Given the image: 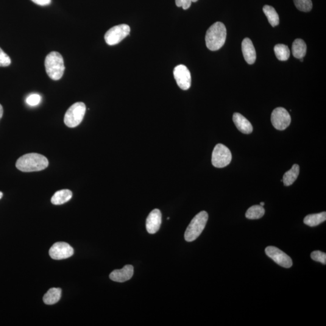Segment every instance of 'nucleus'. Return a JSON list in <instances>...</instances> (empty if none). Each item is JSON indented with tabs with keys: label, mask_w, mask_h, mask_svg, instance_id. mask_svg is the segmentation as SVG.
I'll return each mask as SVG.
<instances>
[{
	"label": "nucleus",
	"mask_w": 326,
	"mask_h": 326,
	"mask_svg": "<svg viewBox=\"0 0 326 326\" xmlns=\"http://www.w3.org/2000/svg\"><path fill=\"white\" fill-rule=\"evenodd\" d=\"M48 166L47 158L36 153H30L22 156L16 163V168L24 172L41 171Z\"/></svg>",
	"instance_id": "obj_1"
},
{
	"label": "nucleus",
	"mask_w": 326,
	"mask_h": 326,
	"mask_svg": "<svg viewBox=\"0 0 326 326\" xmlns=\"http://www.w3.org/2000/svg\"><path fill=\"white\" fill-rule=\"evenodd\" d=\"M227 38V30L221 22H216L207 30L205 43L211 51H216L224 45Z\"/></svg>",
	"instance_id": "obj_2"
},
{
	"label": "nucleus",
	"mask_w": 326,
	"mask_h": 326,
	"mask_svg": "<svg viewBox=\"0 0 326 326\" xmlns=\"http://www.w3.org/2000/svg\"><path fill=\"white\" fill-rule=\"evenodd\" d=\"M45 67L50 79L54 80L61 79L65 71L62 55L57 52L50 53L46 58Z\"/></svg>",
	"instance_id": "obj_3"
},
{
	"label": "nucleus",
	"mask_w": 326,
	"mask_h": 326,
	"mask_svg": "<svg viewBox=\"0 0 326 326\" xmlns=\"http://www.w3.org/2000/svg\"><path fill=\"white\" fill-rule=\"evenodd\" d=\"M208 219V213L205 211H200L196 214L187 228L185 235V240L187 242L196 240L204 230Z\"/></svg>",
	"instance_id": "obj_4"
},
{
	"label": "nucleus",
	"mask_w": 326,
	"mask_h": 326,
	"mask_svg": "<svg viewBox=\"0 0 326 326\" xmlns=\"http://www.w3.org/2000/svg\"><path fill=\"white\" fill-rule=\"evenodd\" d=\"M86 106L83 102L75 103L66 111L64 116V123L69 128H75L80 125L84 118Z\"/></svg>",
	"instance_id": "obj_5"
},
{
	"label": "nucleus",
	"mask_w": 326,
	"mask_h": 326,
	"mask_svg": "<svg viewBox=\"0 0 326 326\" xmlns=\"http://www.w3.org/2000/svg\"><path fill=\"white\" fill-rule=\"evenodd\" d=\"M232 155L227 146L217 144L214 147L211 157V163L217 168H223L231 163Z\"/></svg>",
	"instance_id": "obj_6"
},
{
	"label": "nucleus",
	"mask_w": 326,
	"mask_h": 326,
	"mask_svg": "<svg viewBox=\"0 0 326 326\" xmlns=\"http://www.w3.org/2000/svg\"><path fill=\"white\" fill-rule=\"evenodd\" d=\"M130 27L127 24H120L108 30L105 35V40L109 46L116 45L130 35Z\"/></svg>",
	"instance_id": "obj_7"
},
{
	"label": "nucleus",
	"mask_w": 326,
	"mask_h": 326,
	"mask_svg": "<svg viewBox=\"0 0 326 326\" xmlns=\"http://www.w3.org/2000/svg\"><path fill=\"white\" fill-rule=\"evenodd\" d=\"M271 122L275 129L283 130L289 126L291 118L286 109L278 107L274 109L271 114Z\"/></svg>",
	"instance_id": "obj_8"
},
{
	"label": "nucleus",
	"mask_w": 326,
	"mask_h": 326,
	"mask_svg": "<svg viewBox=\"0 0 326 326\" xmlns=\"http://www.w3.org/2000/svg\"><path fill=\"white\" fill-rule=\"evenodd\" d=\"M74 249L65 242H57L50 248L49 255L54 260H63L71 257Z\"/></svg>",
	"instance_id": "obj_9"
},
{
	"label": "nucleus",
	"mask_w": 326,
	"mask_h": 326,
	"mask_svg": "<svg viewBox=\"0 0 326 326\" xmlns=\"http://www.w3.org/2000/svg\"><path fill=\"white\" fill-rule=\"evenodd\" d=\"M266 255L272 259L278 265L289 268L292 266V261L288 255L277 247L269 246L266 248Z\"/></svg>",
	"instance_id": "obj_10"
},
{
	"label": "nucleus",
	"mask_w": 326,
	"mask_h": 326,
	"mask_svg": "<svg viewBox=\"0 0 326 326\" xmlns=\"http://www.w3.org/2000/svg\"><path fill=\"white\" fill-rule=\"evenodd\" d=\"M174 75L177 85L183 90H188L191 86L192 78L190 71L184 65H177L174 68Z\"/></svg>",
	"instance_id": "obj_11"
},
{
	"label": "nucleus",
	"mask_w": 326,
	"mask_h": 326,
	"mask_svg": "<svg viewBox=\"0 0 326 326\" xmlns=\"http://www.w3.org/2000/svg\"><path fill=\"white\" fill-rule=\"evenodd\" d=\"M162 215L160 210L155 209L149 214L146 219V229L150 234H155L160 229Z\"/></svg>",
	"instance_id": "obj_12"
},
{
	"label": "nucleus",
	"mask_w": 326,
	"mask_h": 326,
	"mask_svg": "<svg viewBox=\"0 0 326 326\" xmlns=\"http://www.w3.org/2000/svg\"><path fill=\"white\" fill-rule=\"evenodd\" d=\"M133 274V267L127 264L121 269L114 270L110 275L111 280L116 282L123 283L130 279Z\"/></svg>",
	"instance_id": "obj_13"
},
{
	"label": "nucleus",
	"mask_w": 326,
	"mask_h": 326,
	"mask_svg": "<svg viewBox=\"0 0 326 326\" xmlns=\"http://www.w3.org/2000/svg\"><path fill=\"white\" fill-rule=\"evenodd\" d=\"M242 50L245 60L249 64H253L256 60V52L252 40L245 38L242 43Z\"/></svg>",
	"instance_id": "obj_14"
},
{
	"label": "nucleus",
	"mask_w": 326,
	"mask_h": 326,
	"mask_svg": "<svg viewBox=\"0 0 326 326\" xmlns=\"http://www.w3.org/2000/svg\"><path fill=\"white\" fill-rule=\"evenodd\" d=\"M233 120L239 131L245 134H249L253 132V128L252 124L242 114L238 113L234 114Z\"/></svg>",
	"instance_id": "obj_15"
},
{
	"label": "nucleus",
	"mask_w": 326,
	"mask_h": 326,
	"mask_svg": "<svg viewBox=\"0 0 326 326\" xmlns=\"http://www.w3.org/2000/svg\"><path fill=\"white\" fill-rule=\"evenodd\" d=\"M72 194L68 189H64L56 192L52 196L51 202L54 205H61L69 201L71 199Z\"/></svg>",
	"instance_id": "obj_16"
},
{
	"label": "nucleus",
	"mask_w": 326,
	"mask_h": 326,
	"mask_svg": "<svg viewBox=\"0 0 326 326\" xmlns=\"http://www.w3.org/2000/svg\"><path fill=\"white\" fill-rule=\"evenodd\" d=\"M306 50H307L306 44L305 41L301 40V39H297L292 44V54H293L294 58H297V59H302V58L305 57Z\"/></svg>",
	"instance_id": "obj_17"
},
{
	"label": "nucleus",
	"mask_w": 326,
	"mask_h": 326,
	"mask_svg": "<svg viewBox=\"0 0 326 326\" xmlns=\"http://www.w3.org/2000/svg\"><path fill=\"white\" fill-rule=\"evenodd\" d=\"M300 173V167L298 164H294L292 168L284 174L282 181L284 185L289 186L292 185L297 179Z\"/></svg>",
	"instance_id": "obj_18"
},
{
	"label": "nucleus",
	"mask_w": 326,
	"mask_h": 326,
	"mask_svg": "<svg viewBox=\"0 0 326 326\" xmlns=\"http://www.w3.org/2000/svg\"><path fill=\"white\" fill-rule=\"evenodd\" d=\"M326 220V212L309 214L304 219V223L309 227H316Z\"/></svg>",
	"instance_id": "obj_19"
},
{
	"label": "nucleus",
	"mask_w": 326,
	"mask_h": 326,
	"mask_svg": "<svg viewBox=\"0 0 326 326\" xmlns=\"http://www.w3.org/2000/svg\"><path fill=\"white\" fill-rule=\"evenodd\" d=\"M61 289L51 288L44 295L43 301L44 303L48 305H54L59 302L61 297Z\"/></svg>",
	"instance_id": "obj_20"
},
{
	"label": "nucleus",
	"mask_w": 326,
	"mask_h": 326,
	"mask_svg": "<svg viewBox=\"0 0 326 326\" xmlns=\"http://www.w3.org/2000/svg\"><path fill=\"white\" fill-rule=\"evenodd\" d=\"M264 15H266L267 20L272 27L278 26L280 23L279 16L274 8L271 5H265L263 7Z\"/></svg>",
	"instance_id": "obj_21"
},
{
	"label": "nucleus",
	"mask_w": 326,
	"mask_h": 326,
	"mask_svg": "<svg viewBox=\"0 0 326 326\" xmlns=\"http://www.w3.org/2000/svg\"><path fill=\"white\" fill-rule=\"evenodd\" d=\"M265 212V210L261 205H253L248 209L245 216L249 219H258L262 217Z\"/></svg>",
	"instance_id": "obj_22"
},
{
	"label": "nucleus",
	"mask_w": 326,
	"mask_h": 326,
	"mask_svg": "<svg viewBox=\"0 0 326 326\" xmlns=\"http://www.w3.org/2000/svg\"><path fill=\"white\" fill-rule=\"evenodd\" d=\"M274 53L278 60L285 61L290 57V50L288 47L284 44H277L274 47Z\"/></svg>",
	"instance_id": "obj_23"
},
{
	"label": "nucleus",
	"mask_w": 326,
	"mask_h": 326,
	"mask_svg": "<svg viewBox=\"0 0 326 326\" xmlns=\"http://www.w3.org/2000/svg\"><path fill=\"white\" fill-rule=\"evenodd\" d=\"M295 6L302 12H308L313 9L311 0H294Z\"/></svg>",
	"instance_id": "obj_24"
},
{
	"label": "nucleus",
	"mask_w": 326,
	"mask_h": 326,
	"mask_svg": "<svg viewBox=\"0 0 326 326\" xmlns=\"http://www.w3.org/2000/svg\"><path fill=\"white\" fill-rule=\"evenodd\" d=\"M41 97L38 94H30L26 100V104L30 107H35L40 104Z\"/></svg>",
	"instance_id": "obj_25"
},
{
	"label": "nucleus",
	"mask_w": 326,
	"mask_h": 326,
	"mask_svg": "<svg viewBox=\"0 0 326 326\" xmlns=\"http://www.w3.org/2000/svg\"><path fill=\"white\" fill-rule=\"evenodd\" d=\"M311 257L313 260L319 261L323 264H326V254L320 252V251H315L311 253Z\"/></svg>",
	"instance_id": "obj_26"
},
{
	"label": "nucleus",
	"mask_w": 326,
	"mask_h": 326,
	"mask_svg": "<svg viewBox=\"0 0 326 326\" xmlns=\"http://www.w3.org/2000/svg\"><path fill=\"white\" fill-rule=\"evenodd\" d=\"M11 64V60L9 56L0 48V66H7Z\"/></svg>",
	"instance_id": "obj_27"
},
{
	"label": "nucleus",
	"mask_w": 326,
	"mask_h": 326,
	"mask_svg": "<svg viewBox=\"0 0 326 326\" xmlns=\"http://www.w3.org/2000/svg\"><path fill=\"white\" fill-rule=\"evenodd\" d=\"M198 0H175V3L178 7H183V9H188L192 2H196Z\"/></svg>",
	"instance_id": "obj_28"
},
{
	"label": "nucleus",
	"mask_w": 326,
	"mask_h": 326,
	"mask_svg": "<svg viewBox=\"0 0 326 326\" xmlns=\"http://www.w3.org/2000/svg\"><path fill=\"white\" fill-rule=\"evenodd\" d=\"M32 1L36 4L45 6L51 3L52 0H32Z\"/></svg>",
	"instance_id": "obj_29"
},
{
	"label": "nucleus",
	"mask_w": 326,
	"mask_h": 326,
	"mask_svg": "<svg viewBox=\"0 0 326 326\" xmlns=\"http://www.w3.org/2000/svg\"><path fill=\"white\" fill-rule=\"evenodd\" d=\"M2 115H3V108H2V105L0 104V119L2 118Z\"/></svg>",
	"instance_id": "obj_30"
},
{
	"label": "nucleus",
	"mask_w": 326,
	"mask_h": 326,
	"mask_svg": "<svg viewBox=\"0 0 326 326\" xmlns=\"http://www.w3.org/2000/svg\"><path fill=\"white\" fill-rule=\"evenodd\" d=\"M2 196H3V194H2L1 192H0V199L2 198Z\"/></svg>",
	"instance_id": "obj_31"
},
{
	"label": "nucleus",
	"mask_w": 326,
	"mask_h": 326,
	"mask_svg": "<svg viewBox=\"0 0 326 326\" xmlns=\"http://www.w3.org/2000/svg\"><path fill=\"white\" fill-rule=\"evenodd\" d=\"M264 205V202H261V204H260V205H261V206H263V207Z\"/></svg>",
	"instance_id": "obj_32"
}]
</instances>
